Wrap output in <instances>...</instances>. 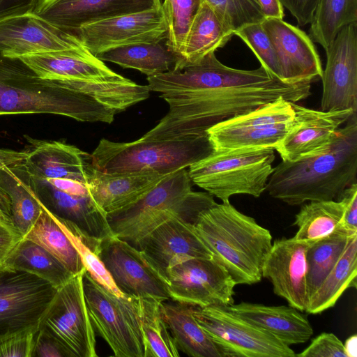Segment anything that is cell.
<instances>
[{"mask_svg": "<svg viewBox=\"0 0 357 357\" xmlns=\"http://www.w3.org/2000/svg\"><path fill=\"white\" fill-rule=\"evenodd\" d=\"M57 289L26 272L2 271L0 274V334L38 326Z\"/></svg>", "mask_w": 357, "mask_h": 357, "instance_id": "9a60e30c", "label": "cell"}, {"mask_svg": "<svg viewBox=\"0 0 357 357\" xmlns=\"http://www.w3.org/2000/svg\"><path fill=\"white\" fill-rule=\"evenodd\" d=\"M226 307L236 316L269 333L288 346L306 342L314 333L306 317L290 305L241 302Z\"/></svg>", "mask_w": 357, "mask_h": 357, "instance_id": "484cf974", "label": "cell"}, {"mask_svg": "<svg viewBox=\"0 0 357 357\" xmlns=\"http://www.w3.org/2000/svg\"><path fill=\"white\" fill-rule=\"evenodd\" d=\"M23 235L16 229L0 222V270L6 266L23 241Z\"/></svg>", "mask_w": 357, "mask_h": 357, "instance_id": "bcb514c9", "label": "cell"}, {"mask_svg": "<svg viewBox=\"0 0 357 357\" xmlns=\"http://www.w3.org/2000/svg\"><path fill=\"white\" fill-rule=\"evenodd\" d=\"M134 82L40 77L20 58L0 52V115L49 114L82 122L111 123L138 101Z\"/></svg>", "mask_w": 357, "mask_h": 357, "instance_id": "7a4b0ae2", "label": "cell"}, {"mask_svg": "<svg viewBox=\"0 0 357 357\" xmlns=\"http://www.w3.org/2000/svg\"><path fill=\"white\" fill-rule=\"evenodd\" d=\"M322 111H357V22L344 26L325 50Z\"/></svg>", "mask_w": 357, "mask_h": 357, "instance_id": "2e32d148", "label": "cell"}, {"mask_svg": "<svg viewBox=\"0 0 357 357\" xmlns=\"http://www.w3.org/2000/svg\"><path fill=\"white\" fill-rule=\"evenodd\" d=\"M193 227L212 258L236 285L261 281L262 266L273 244L268 229L229 202L216 203L203 211Z\"/></svg>", "mask_w": 357, "mask_h": 357, "instance_id": "277c9868", "label": "cell"}, {"mask_svg": "<svg viewBox=\"0 0 357 357\" xmlns=\"http://www.w3.org/2000/svg\"><path fill=\"white\" fill-rule=\"evenodd\" d=\"M298 357H347L343 342L332 333H322L314 337Z\"/></svg>", "mask_w": 357, "mask_h": 357, "instance_id": "ee69618b", "label": "cell"}, {"mask_svg": "<svg viewBox=\"0 0 357 357\" xmlns=\"http://www.w3.org/2000/svg\"><path fill=\"white\" fill-rule=\"evenodd\" d=\"M1 271H1V270H0V274H1Z\"/></svg>", "mask_w": 357, "mask_h": 357, "instance_id": "f5cc1de1", "label": "cell"}, {"mask_svg": "<svg viewBox=\"0 0 357 357\" xmlns=\"http://www.w3.org/2000/svg\"><path fill=\"white\" fill-rule=\"evenodd\" d=\"M261 25L275 49L283 82L312 83L321 77L319 56L305 32L281 19L265 18Z\"/></svg>", "mask_w": 357, "mask_h": 357, "instance_id": "d6986e66", "label": "cell"}, {"mask_svg": "<svg viewBox=\"0 0 357 357\" xmlns=\"http://www.w3.org/2000/svg\"><path fill=\"white\" fill-rule=\"evenodd\" d=\"M203 0H163L162 8L167 22L165 45L178 59L190 26Z\"/></svg>", "mask_w": 357, "mask_h": 357, "instance_id": "ab89813d", "label": "cell"}, {"mask_svg": "<svg viewBox=\"0 0 357 357\" xmlns=\"http://www.w3.org/2000/svg\"><path fill=\"white\" fill-rule=\"evenodd\" d=\"M234 35L204 0L187 33L174 70L195 64L222 47Z\"/></svg>", "mask_w": 357, "mask_h": 357, "instance_id": "83f0119b", "label": "cell"}, {"mask_svg": "<svg viewBox=\"0 0 357 357\" xmlns=\"http://www.w3.org/2000/svg\"><path fill=\"white\" fill-rule=\"evenodd\" d=\"M162 301L140 298V320L144 344V357H178V350L160 308Z\"/></svg>", "mask_w": 357, "mask_h": 357, "instance_id": "74e56055", "label": "cell"}, {"mask_svg": "<svg viewBox=\"0 0 357 357\" xmlns=\"http://www.w3.org/2000/svg\"><path fill=\"white\" fill-rule=\"evenodd\" d=\"M294 117L276 151L282 160L293 161L326 147L337 130L356 112L351 109L322 111L293 102Z\"/></svg>", "mask_w": 357, "mask_h": 357, "instance_id": "ffe728a7", "label": "cell"}, {"mask_svg": "<svg viewBox=\"0 0 357 357\" xmlns=\"http://www.w3.org/2000/svg\"><path fill=\"white\" fill-rule=\"evenodd\" d=\"M293 102L280 97L207 130L214 149H273L279 146L294 117Z\"/></svg>", "mask_w": 357, "mask_h": 357, "instance_id": "30bf717a", "label": "cell"}, {"mask_svg": "<svg viewBox=\"0 0 357 357\" xmlns=\"http://www.w3.org/2000/svg\"><path fill=\"white\" fill-rule=\"evenodd\" d=\"M356 22L357 0H319L308 36L326 50L344 26Z\"/></svg>", "mask_w": 357, "mask_h": 357, "instance_id": "d590c367", "label": "cell"}, {"mask_svg": "<svg viewBox=\"0 0 357 357\" xmlns=\"http://www.w3.org/2000/svg\"><path fill=\"white\" fill-rule=\"evenodd\" d=\"M214 150L208 134L166 140L116 142L102 139L91 154L94 167L108 174L168 175L189 167Z\"/></svg>", "mask_w": 357, "mask_h": 357, "instance_id": "8992f818", "label": "cell"}, {"mask_svg": "<svg viewBox=\"0 0 357 357\" xmlns=\"http://www.w3.org/2000/svg\"><path fill=\"white\" fill-rule=\"evenodd\" d=\"M347 357H356L357 356V335H352L343 343Z\"/></svg>", "mask_w": 357, "mask_h": 357, "instance_id": "816d5d0a", "label": "cell"}, {"mask_svg": "<svg viewBox=\"0 0 357 357\" xmlns=\"http://www.w3.org/2000/svg\"><path fill=\"white\" fill-rule=\"evenodd\" d=\"M343 206L336 200L311 201L301 206L295 215L294 225L298 231L294 236L303 241H315L332 233L340 225Z\"/></svg>", "mask_w": 357, "mask_h": 357, "instance_id": "f35d334b", "label": "cell"}, {"mask_svg": "<svg viewBox=\"0 0 357 357\" xmlns=\"http://www.w3.org/2000/svg\"><path fill=\"white\" fill-rule=\"evenodd\" d=\"M5 271H20L34 275L58 289L75 275L47 250L23 239L8 262Z\"/></svg>", "mask_w": 357, "mask_h": 357, "instance_id": "836d02e7", "label": "cell"}, {"mask_svg": "<svg viewBox=\"0 0 357 357\" xmlns=\"http://www.w3.org/2000/svg\"><path fill=\"white\" fill-rule=\"evenodd\" d=\"M357 119L354 114L323 150L273 167L266 190L289 205L336 200L356 183Z\"/></svg>", "mask_w": 357, "mask_h": 357, "instance_id": "3957f363", "label": "cell"}, {"mask_svg": "<svg viewBox=\"0 0 357 357\" xmlns=\"http://www.w3.org/2000/svg\"><path fill=\"white\" fill-rule=\"evenodd\" d=\"M83 289L89 314L99 335L116 357H144L139 298L118 297L85 271Z\"/></svg>", "mask_w": 357, "mask_h": 357, "instance_id": "ba28073f", "label": "cell"}, {"mask_svg": "<svg viewBox=\"0 0 357 357\" xmlns=\"http://www.w3.org/2000/svg\"><path fill=\"white\" fill-rule=\"evenodd\" d=\"M39 218L24 238L47 250L74 275L83 272L86 269L76 250L48 213L43 202Z\"/></svg>", "mask_w": 357, "mask_h": 357, "instance_id": "e575fe53", "label": "cell"}, {"mask_svg": "<svg viewBox=\"0 0 357 357\" xmlns=\"http://www.w3.org/2000/svg\"><path fill=\"white\" fill-rule=\"evenodd\" d=\"M24 164L36 177H62L88 184L95 167L91 154L57 141L27 138Z\"/></svg>", "mask_w": 357, "mask_h": 357, "instance_id": "603a6c76", "label": "cell"}, {"mask_svg": "<svg viewBox=\"0 0 357 357\" xmlns=\"http://www.w3.org/2000/svg\"><path fill=\"white\" fill-rule=\"evenodd\" d=\"M82 47L72 33L57 28L33 13L0 21V52L9 57Z\"/></svg>", "mask_w": 357, "mask_h": 357, "instance_id": "ac0fdd59", "label": "cell"}, {"mask_svg": "<svg viewBox=\"0 0 357 357\" xmlns=\"http://www.w3.org/2000/svg\"><path fill=\"white\" fill-rule=\"evenodd\" d=\"M275 149H214L204 159L189 167L195 185L223 203L234 195L259 197L266 190L273 172Z\"/></svg>", "mask_w": 357, "mask_h": 357, "instance_id": "52a82bcc", "label": "cell"}, {"mask_svg": "<svg viewBox=\"0 0 357 357\" xmlns=\"http://www.w3.org/2000/svg\"><path fill=\"white\" fill-rule=\"evenodd\" d=\"M170 299L190 305L227 306L234 303L236 284L213 258H193L166 272Z\"/></svg>", "mask_w": 357, "mask_h": 357, "instance_id": "4fadbf2b", "label": "cell"}, {"mask_svg": "<svg viewBox=\"0 0 357 357\" xmlns=\"http://www.w3.org/2000/svg\"><path fill=\"white\" fill-rule=\"evenodd\" d=\"M46 209L76 250L84 268L92 278L115 296H124L98 255L101 241L85 234L74 223L59 217L47 207Z\"/></svg>", "mask_w": 357, "mask_h": 357, "instance_id": "8d00e7d4", "label": "cell"}, {"mask_svg": "<svg viewBox=\"0 0 357 357\" xmlns=\"http://www.w3.org/2000/svg\"><path fill=\"white\" fill-rule=\"evenodd\" d=\"M185 169L165 176L133 204L107 214L115 236L135 248L153 230L176 218L195 225L200 214L216 202L208 192L192 190Z\"/></svg>", "mask_w": 357, "mask_h": 357, "instance_id": "5b68a950", "label": "cell"}, {"mask_svg": "<svg viewBox=\"0 0 357 357\" xmlns=\"http://www.w3.org/2000/svg\"><path fill=\"white\" fill-rule=\"evenodd\" d=\"M253 52L262 66L272 77L282 80L277 55L261 22L250 23L234 32Z\"/></svg>", "mask_w": 357, "mask_h": 357, "instance_id": "b9f144b4", "label": "cell"}, {"mask_svg": "<svg viewBox=\"0 0 357 357\" xmlns=\"http://www.w3.org/2000/svg\"><path fill=\"white\" fill-rule=\"evenodd\" d=\"M167 22L161 7L91 23L71 31L92 54L138 43L166 40Z\"/></svg>", "mask_w": 357, "mask_h": 357, "instance_id": "5bb4252c", "label": "cell"}, {"mask_svg": "<svg viewBox=\"0 0 357 357\" xmlns=\"http://www.w3.org/2000/svg\"><path fill=\"white\" fill-rule=\"evenodd\" d=\"M354 234L340 225L330 234L311 241L305 252L309 299L337 262Z\"/></svg>", "mask_w": 357, "mask_h": 357, "instance_id": "d6a6232c", "label": "cell"}, {"mask_svg": "<svg viewBox=\"0 0 357 357\" xmlns=\"http://www.w3.org/2000/svg\"><path fill=\"white\" fill-rule=\"evenodd\" d=\"M20 59L45 79L100 80L119 75L84 47L30 54Z\"/></svg>", "mask_w": 357, "mask_h": 357, "instance_id": "cb8c5ba5", "label": "cell"}, {"mask_svg": "<svg viewBox=\"0 0 357 357\" xmlns=\"http://www.w3.org/2000/svg\"><path fill=\"white\" fill-rule=\"evenodd\" d=\"M265 18L284 17L283 6L280 0H257Z\"/></svg>", "mask_w": 357, "mask_h": 357, "instance_id": "f907efd6", "label": "cell"}, {"mask_svg": "<svg viewBox=\"0 0 357 357\" xmlns=\"http://www.w3.org/2000/svg\"><path fill=\"white\" fill-rule=\"evenodd\" d=\"M32 182L39 199L50 211L74 223L85 234L100 241L115 236L108 222L107 213L90 193L73 195L36 184L33 180Z\"/></svg>", "mask_w": 357, "mask_h": 357, "instance_id": "d4e9b609", "label": "cell"}, {"mask_svg": "<svg viewBox=\"0 0 357 357\" xmlns=\"http://www.w3.org/2000/svg\"><path fill=\"white\" fill-rule=\"evenodd\" d=\"M98 255L125 295L162 302L170 299L165 274L142 250L114 236L101 241Z\"/></svg>", "mask_w": 357, "mask_h": 357, "instance_id": "7c38bea8", "label": "cell"}, {"mask_svg": "<svg viewBox=\"0 0 357 357\" xmlns=\"http://www.w3.org/2000/svg\"><path fill=\"white\" fill-rule=\"evenodd\" d=\"M160 308L178 350L191 357H222L193 315V305L161 302Z\"/></svg>", "mask_w": 357, "mask_h": 357, "instance_id": "f546056e", "label": "cell"}, {"mask_svg": "<svg viewBox=\"0 0 357 357\" xmlns=\"http://www.w3.org/2000/svg\"><path fill=\"white\" fill-rule=\"evenodd\" d=\"M336 201L343 206V215L340 225L351 234L357 233V183L347 187Z\"/></svg>", "mask_w": 357, "mask_h": 357, "instance_id": "f6af8a7d", "label": "cell"}, {"mask_svg": "<svg viewBox=\"0 0 357 357\" xmlns=\"http://www.w3.org/2000/svg\"><path fill=\"white\" fill-rule=\"evenodd\" d=\"M43 0H0V21L15 15L33 13Z\"/></svg>", "mask_w": 357, "mask_h": 357, "instance_id": "c3c4849f", "label": "cell"}, {"mask_svg": "<svg viewBox=\"0 0 357 357\" xmlns=\"http://www.w3.org/2000/svg\"><path fill=\"white\" fill-rule=\"evenodd\" d=\"M162 6L161 0H43L33 12L65 31Z\"/></svg>", "mask_w": 357, "mask_h": 357, "instance_id": "44dd1931", "label": "cell"}, {"mask_svg": "<svg viewBox=\"0 0 357 357\" xmlns=\"http://www.w3.org/2000/svg\"><path fill=\"white\" fill-rule=\"evenodd\" d=\"M33 356L68 357V355L54 339L39 330L36 337Z\"/></svg>", "mask_w": 357, "mask_h": 357, "instance_id": "681fc988", "label": "cell"}, {"mask_svg": "<svg viewBox=\"0 0 357 357\" xmlns=\"http://www.w3.org/2000/svg\"><path fill=\"white\" fill-rule=\"evenodd\" d=\"M24 160L0 167V185L9 195L14 225L23 236L43 211L42 202L36 194Z\"/></svg>", "mask_w": 357, "mask_h": 357, "instance_id": "f1b7e54d", "label": "cell"}, {"mask_svg": "<svg viewBox=\"0 0 357 357\" xmlns=\"http://www.w3.org/2000/svg\"><path fill=\"white\" fill-rule=\"evenodd\" d=\"M165 176L158 173H92L90 195L107 214L121 211L137 202Z\"/></svg>", "mask_w": 357, "mask_h": 357, "instance_id": "4316f807", "label": "cell"}, {"mask_svg": "<svg viewBox=\"0 0 357 357\" xmlns=\"http://www.w3.org/2000/svg\"><path fill=\"white\" fill-rule=\"evenodd\" d=\"M234 33L243 26L261 22L264 16L257 0H204Z\"/></svg>", "mask_w": 357, "mask_h": 357, "instance_id": "60d3db41", "label": "cell"}, {"mask_svg": "<svg viewBox=\"0 0 357 357\" xmlns=\"http://www.w3.org/2000/svg\"><path fill=\"white\" fill-rule=\"evenodd\" d=\"M96 56L103 62L137 70L147 77L174 70L179 61L178 56L162 42L119 46Z\"/></svg>", "mask_w": 357, "mask_h": 357, "instance_id": "4dcf8cb0", "label": "cell"}, {"mask_svg": "<svg viewBox=\"0 0 357 357\" xmlns=\"http://www.w3.org/2000/svg\"><path fill=\"white\" fill-rule=\"evenodd\" d=\"M150 91L169 106L167 114L144 140H166L206 133L216 124L280 97L291 102L311 95V83H288L262 66L239 70L219 61L215 52L181 70L147 77Z\"/></svg>", "mask_w": 357, "mask_h": 357, "instance_id": "6da1fadb", "label": "cell"}, {"mask_svg": "<svg viewBox=\"0 0 357 357\" xmlns=\"http://www.w3.org/2000/svg\"><path fill=\"white\" fill-rule=\"evenodd\" d=\"M357 234L353 235L340 258L310 298L305 312L320 314L335 305L348 288H356Z\"/></svg>", "mask_w": 357, "mask_h": 357, "instance_id": "1f68e13d", "label": "cell"}, {"mask_svg": "<svg viewBox=\"0 0 357 357\" xmlns=\"http://www.w3.org/2000/svg\"><path fill=\"white\" fill-rule=\"evenodd\" d=\"M296 20L299 26L310 24L319 0H280Z\"/></svg>", "mask_w": 357, "mask_h": 357, "instance_id": "7dc6e473", "label": "cell"}, {"mask_svg": "<svg viewBox=\"0 0 357 357\" xmlns=\"http://www.w3.org/2000/svg\"><path fill=\"white\" fill-rule=\"evenodd\" d=\"M38 326L0 334V357H33Z\"/></svg>", "mask_w": 357, "mask_h": 357, "instance_id": "7bdbcfd3", "label": "cell"}, {"mask_svg": "<svg viewBox=\"0 0 357 357\" xmlns=\"http://www.w3.org/2000/svg\"><path fill=\"white\" fill-rule=\"evenodd\" d=\"M194 225L172 218L148 234L138 245L165 274L170 267L193 258H212Z\"/></svg>", "mask_w": 357, "mask_h": 357, "instance_id": "7402d4cb", "label": "cell"}, {"mask_svg": "<svg viewBox=\"0 0 357 357\" xmlns=\"http://www.w3.org/2000/svg\"><path fill=\"white\" fill-rule=\"evenodd\" d=\"M193 315L222 357H294L291 347L236 316L226 306L193 305Z\"/></svg>", "mask_w": 357, "mask_h": 357, "instance_id": "8fae6325", "label": "cell"}, {"mask_svg": "<svg viewBox=\"0 0 357 357\" xmlns=\"http://www.w3.org/2000/svg\"><path fill=\"white\" fill-rule=\"evenodd\" d=\"M85 271L57 289L39 326V330L54 339L68 357L98 356L95 329L83 289Z\"/></svg>", "mask_w": 357, "mask_h": 357, "instance_id": "9c48e42d", "label": "cell"}, {"mask_svg": "<svg viewBox=\"0 0 357 357\" xmlns=\"http://www.w3.org/2000/svg\"><path fill=\"white\" fill-rule=\"evenodd\" d=\"M311 241L294 237L275 240L262 266V278L271 282L275 294L301 312L309 302L305 252Z\"/></svg>", "mask_w": 357, "mask_h": 357, "instance_id": "e0dca14e", "label": "cell"}]
</instances>
